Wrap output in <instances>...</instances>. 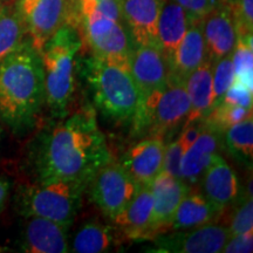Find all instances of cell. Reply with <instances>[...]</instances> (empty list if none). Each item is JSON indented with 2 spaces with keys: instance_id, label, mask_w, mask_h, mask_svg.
Here are the masks:
<instances>
[{
  "instance_id": "obj_1",
  "label": "cell",
  "mask_w": 253,
  "mask_h": 253,
  "mask_svg": "<svg viewBox=\"0 0 253 253\" xmlns=\"http://www.w3.org/2000/svg\"><path fill=\"white\" fill-rule=\"evenodd\" d=\"M110 160L106 136L90 107L47 129L38 138L33 151L37 179L77 178L89 183Z\"/></svg>"
},
{
  "instance_id": "obj_2",
  "label": "cell",
  "mask_w": 253,
  "mask_h": 253,
  "mask_svg": "<svg viewBox=\"0 0 253 253\" xmlns=\"http://www.w3.org/2000/svg\"><path fill=\"white\" fill-rule=\"evenodd\" d=\"M46 102L41 56L24 41L0 63V119L15 134L36 125Z\"/></svg>"
},
{
  "instance_id": "obj_3",
  "label": "cell",
  "mask_w": 253,
  "mask_h": 253,
  "mask_svg": "<svg viewBox=\"0 0 253 253\" xmlns=\"http://www.w3.org/2000/svg\"><path fill=\"white\" fill-rule=\"evenodd\" d=\"M79 71L103 118L118 123L131 121L140 102V90L130 69L91 55L81 60Z\"/></svg>"
},
{
  "instance_id": "obj_4",
  "label": "cell",
  "mask_w": 253,
  "mask_h": 253,
  "mask_svg": "<svg viewBox=\"0 0 253 253\" xmlns=\"http://www.w3.org/2000/svg\"><path fill=\"white\" fill-rule=\"evenodd\" d=\"M81 45L77 28L66 23L40 53L45 73L46 103L56 118L65 115L74 93L75 60Z\"/></svg>"
},
{
  "instance_id": "obj_5",
  "label": "cell",
  "mask_w": 253,
  "mask_h": 253,
  "mask_svg": "<svg viewBox=\"0 0 253 253\" xmlns=\"http://www.w3.org/2000/svg\"><path fill=\"white\" fill-rule=\"evenodd\" d=\"M89 183L77 178L37 179L18 192L19 211L25 217L37 216L72 226Z\"/></svg>"
},
{
  "instance_id": "obj_6",
  "label": "cell",
  "mask_w": 253,
  "mask_h": 253,
  "mask_svg": "<svg viewBox=\"0 0 253 253\" xmlns=\"http://www.w3.org/2000/svg\"><path fill=\"white\" fill-rule=\"evenodd\" d=\"M190 112V100L184 82L168 79L167 86L155 90L138 102L132 126L135 134L160 138L170 135L184 125Z\"/></svg>"
},
{
  "instance_id": "obj_7",
  "label": "cell",
  "mask_w": 253,
  "mask_h": 253,
  "mask_svg": "<svg viewBox=\"0 0 253 253\" xmlns=\"http://www.w3.org/2000/svg\"><path fill=\"white\" fill-rule=\"evenodd\" d=\"M140 186L121 163L112 160L94 173L88 184L91 201L110 219L128 207Z\"/></svg>"
},
{
  "instance_id": "obj_8",
  "label": "cell",
  "mask_w": 253,
  "mask_h": 253,
  "mask_svg": "<svg viewBox=\"0 0 253 253\" xmlns=\"http://www.w3.org/2000/svg\"><path fill=\"white\" fill-rule=\"evenodd\" d=\"M82 25L93 55L130 69L134 43L125 21L89 15Z\"/></svg>"
},
{
  "instance_id": "obj_9",
  "label": "cell",
  "mask_w": 253,
  "mask_h": 253,
  "mask_svg": "<svg viewBox=\"0 0 253 253\" xmlns=\"http://www.w3.org/2000/svg\"><path fill=\"white\" fill-rule=\"evenodd\" d=\"M69 0H17L15 11L24 25L30 43L38 53L67 23Z\"/></svg>"
},
{
  "instance_id": "obj_10",
  "label": "cell",
  "mask_w": 253,
  "mask_h": 253,
  "mask_svg": "<svg viewBox=\"0 0 253 253\" xmlns=\"http://www.w3.org/2000/svg\"><path fill=\"white\" fill-rule=\"evenodd\" d=\"M229 227L219 224L205 225L188 230L160 233L154 237L156 252L166 253H220L230 239Z\"/></svg>"
},
{
  "instance_id": "obj_11",
  "label": "cell",
  "mask_w": 253,
  "mask_h": 253,
  "mask_svg": "<svg viewBox=\"0 0 253 253\" xmlns=\"http://www.w3.org/2000/svg\"><path fill=\"white\" fill-rule=\"evenodd\" d=\"M153 194V238L163 231L169 230L177 207L190 191V185L166 171H162L150 184Z\"/></svg>"
},
{
  "instance_id": "obj_12",
  "label": "cell",
  "mask_w": 253,
  "mask_h": 253,
  "mask_svg": "<svg viewBox=\"0 0 253 253\" xmlns=\"http://www.w3.org/2000/svg\"><path fill=\"white\" fill-rule=\"evenodd\" d=\"M202 28L209 62L213 65L219 59L232 53L237 32L229 6L223 4L214 6L202 19Z\"/></svg>"
},
{
  "instance_id": "obj_13",
  "label": "cell",
  "mask_w": 253,
  "mask_h": 253,
  "mask_svg": "<svg viewBox=\"0 0 253 253\" xmlns=\"http://www.w3.org/2000/svg\"><path fill=\"white\" fill-rule=\"evenodd\" d=\"M68 227L47 218L28 216L21 233L20 249L30 253H67Z\"/></svg>"
},
{
  "instance_id": "obj_14",
  "label": "cell",
  "mask_w": 253,
  "mask_h": 253,
  "mask_svg": "<svg viewBox=\"0 0 253 253\" xmlns=\"http://www.w3.org/2000/svg\"><path fill=\"white\" fill-rule=\"evenodd\" d=\"M163 0H122V15L134 46H157ZM160 48V47H158Z\"/></svg>"
},
{
  "instance_id": "obj_15",
  "label": "cell",
  "mask_w": 253,
  "mask_h": 253,
  "mask_svg": "<svg viewBox=\"0 0 253 253\" xmlns=\"http://www.w3.org/2000/svg\"><path fill=\"white\" fill-rule=\"evenodd\" d=\"M130 72L140 90V99L162 89L168 84V63L157 46H134Z\"/></svg>"
},
{
  "instance_id": "obj_16",
  "label": "cell",
  "mask_w": 253,
  "mask_h": 253,
  "mask_svg": "<svg viewBox=\"0 0 253 253\" xmlns=\"http://www.w3.org/2000/svg\"><path fill=\"white\" fill-rule=\"evenodd\" d=\"M164 149L166 142L160 138H144L129 148L120 163L138 184H151L163 171Z\"/></svg>"
},
{
  "instance_id": "obj_17",
  "label": "cell",
  "mask_w": 253,
  "mask_h": 253,
  "mask_svg": "<svg viewBox=\"0 0 253 253\" xmlns=\"http://www.w3.org/2000/svg\"><path fill=\"white\" fill-rule=\"evenodd\" d=\"M201 181L202 194L221 210L236 204L244 196L238 176L220 154L213 158Z\"/></svg>"
},
{
  "instance_id": "obj_18",
  "label": "cell",
  "mask_w": 253,
  "mask_h": 253,
  "mask_svg": "<svg viewBox=\"0 0 253 253\" xmlns=\"http://www.w3.org/2000/svg\"><path fill=\"white\" fill-rule=\"evenodd\" d=\"M153 219V194L150 184L141 185L134 198L125 210L113 218L116 229L126 239H153L151 232Z\"/></svg>"
},
{
  "instance_id": "obj_19",
  "label": "cell",
  "mask_w": 253,
  "mask_h": 253,
  "mask_svg": "<svg viewBox=\"0 0 253 253\" xmlns=\"http://www.w3.org/2000/svg\"><path fill=\"white\" fill-rule=\"evenodd\" d=\"M204 122V121H203ZM223 145V134L205 126L198 137L185 151L182 158V178L188 185L201 181L205 170L212 163L213 158L219 154Z\"/></svg>"
},
{
  "instance_id": "obj_20",
  "label": "cell",
  "mask_w": 253,
  "mask_h": 253,
  "mask_svg": "<svg viewBox=\"0 0 253 253\" xmlns=\"http://www.w3.org/2000/svg\"><path fill=\"white\" fill-rule=\"evenodd\" d=\"M205 60L207 53L202 20H190L184 38L168 62V79L185 84L186 78Z\"/></svg>"
},
{
  "instance_id": "obj_21",
  "label": "cell",
  "mask_w": 253,
  "mask_h": 253,
  "mask_svg": "<svg viewBox=\"0 0 253 253\" xmlns=\"http://www.w3.org/2000/svg\"><path fill=\"white\" fill-rule=\"evenodd\" d=\"M190 24L185 9L175 0H163L157 24V41L167 63L184 38Z\"/></svg>"
},
{
  "instance_id": "obj_22",
  "label": "cell",
  "mask_w": 253,
  "mask_h": 253,
  "mask_svg": "<svg viewBox=\"0 0 253 253\" xmlns=\"http://www.w3.org/2000/svg\"><path fill=\"white\" fill-rule=\"evenodd\" d=\"M223 210L199 192H188L173 213L169 230H188L213 223Z\"/></svg>"
},
{
  "instance_id": "obj_23",
  "label": "cell",
  "mask_w": 253,
  "mask_h": 253,
  "mask_svg": "<svg viewBox=\"0 0 253 253\" xmlns=\"http://www.w3.org/2000/svg\"><path fill=\"white\" fill-rule=\"evenodd\" d=\"M185 88L190 100V112L185 123L203 121L212 109V63L208 60L186 78Z\"/></svg>"
},
{
  "instance_id": "obj_24",
  "label": "cell",
  "mask_w": 253,
  "mask_h": 253,
  "mask_svg": "<svg viewBox=\"0 0 253 253\" xmlns=\"http://www.w3.org/2000/svg\"><path fill=\"white\" fill-rule=\"evenodd\" d=\"M118 240L116 227L100 221H89L75 233L69 249L75 253L108 252L118 244Z\"/></svg>"
},
{
  "instance_id": "obj_25",
  "label": "cell",
  "mask_w": 253,
  "mask_h": 253,
  "mask_svg": "<svg viewBox=\"0 0 253 253\" xmlns=\"http://www.w3.org/2000/svg\"><path fill=\"white\" fill-rule=\"evenodd\" d=\"M223 144L239 163L251 168L253 160L252 116L227 128L223 134Z\"/></svg>"
},
{
  "instance_id": "obj_26",
  "label": "cell",
  "mask_w": 253,
  "mask_h": 253,
  "mask_svg": "<svg viewBox=\"0 0 253 253\" xmlns=\"http://www.w3.org/2000/svg\"><path fill=\"white\" fill-rule=\"evenodd\" d=\"M25 34L15 7L0 6V63L24 42Z\"/></svg>"
},
{
  "instance_id": "obj_27",
  "label": "cell",
  "mask_w": 253,
  "mask_h": 253,
  "mask_svg": "<svg viewBox=\"0 0 253 253\" xmlns=\"http://www.w3.org/2000/svg\"><path fill=\"white\" fill-rule=\"evenodd\" d=\"M235 80L252 88L253 84V47L252 36L237 37L235 47L231 53Z\"/></svg>"
},
{
  "instance_id": "obj_28",
  "label": "cell",
  "mask_w": 253,
  "mask_h": 253,
  "mask_svg": "<svg viewBox=\"0 0 253 253\" xmlns=\"http://www.w3.org/2000/svg\"><path fill=\"white\" fill-rule=\"evenodd\" d=\"M251 116L252 109L242 108V107H237L225 102H219L210 110V113L208 114V116L203 121L205 126L224 134V131L227 128L236 125V123L244 121V120L251 118Z\"/></svg>"
},
{
  "instance_id": "obj_29",
  "label": "cell",
  "mask_w": 253,
  "mask_h": 253,
  "mask_svg": "<svg viewBox=\"0 0 253 253\" xmlns=\"http://www.w3.org/2000/svg\"><path fill=\"white\" fill-rule=\"evenodd\" d=\"M233 81L235 69L231 54H229L212 65V108L220 102Z\"/></svg>"
},
{
  "instance_id": "obj_30",
  "label": "cell",
  "mask_w": 253,
  "mask_h": 253,
  "mask_svg": "<svg viewBox=\"0 0 253 253\" xmlns=\"http://www.w3.org/2000/svg\"><path fill=\"white\" fill-rule=\"evenodd\" d=\"M253 229V203L252 195H244L236 203L230 220V235L236 236Z\"/></svg>"
},
{
  "instance_id": "obj_31",
  "label": "cell",
  "mask_w": 253,
  "mask_h": 253,
  "mask_svg": "<svg viewBox=\"0 0 253 253\" xmlns=\"http://www.w3.org/2000/svg\"><path fill=\"white\" fill-rule=\"evenodd\" d=\"M189 147L190 145L186 143L182 134L176 140L170 142L169 144H166L163 158V171L168 172L173 177H177V178H182V158Z\"/></svg>"
},
{
  "instance_id": "obj_32",
  "label": "cell",
  "mask_w": 253,
  "mask_h": 253,
  "mask_svg": "<svg viewBox=\"0 0 253 253\" xmlns=\"http://www.w3.org/2000/svg\"><path fill=\"white\" fill-rule=\"evenodd\" d=\"M227 6L235 21L237 37L253 36V0H233Z\"/></svg>"
},
{
  "instance_id": "obj_33",
  "label": "cell",
  "mask_w": 253,
  "mask_h": 253,
  "mask_svg": "<svg viewBox=\"0 0 253 253\" xmlns=\"http://www.w3.org/2000/svg\"><path fill=\"white\" fill-rule=\"evenodd\" d=\"M252 88L246 86L243 82L233 81L231 87L224 94L220 102H225L242 108L252 109Z\"/></svg>"
},
{
  "instance_id": "obj_34",
  "label": "cell",
  "mask_w": 253,
  "mask_h": 253,
  "mask_svg": "<svg viewBox=\"0 0 253 253\" xmlns=\"http://www.w3.org/2000/svg\"><path fill=\"white\" fill-rule=\"evenodd\" d=\"M188 13L190 20H202L217 5V0H175Z\"/></svg>"
},
{
  "instance_id": "obj_35",
  "label": "cell",
  "mask_w": 253,
  "mask_h": 253,
  "mask_svg": "<svg viewBox=\"0 0 253 253\" xmlns=\"http://www.w3.org/2000/svg\"><path fill=\"white\" fill-rule=\"evenodd\" d=\"M253 248V230L240 235L231 236L225 246L223 248L224 253H245L252 252Z\"/></svg>"
},
{
  "instance_id": "obj_36",
  "label": "cell",
  "mask_w": 253,
  "mask_h": 253,
  "mask_svg": "<svg viewBox=\"0 0 253 253\" xmlns=\"http://www.w3.org/2000/svg\"><path fill=\"white\" fill-rule=\"evenodd\" d=\"M90 15L112 19V20L116 21H123L122 0H103L94 8Z\"/></svg>"
},
{
  "instance_id": "obj_37",
  "label": "cell",
  "mask_w": 253,
  "mask_h": 253,
  "mask_svg": "<svg viewBox=\"0 0 253 253\" xmlns=\"http://www.w3.org/2000/svg\"><path fill=\"white\" fill-rule=\"evenodd\" d=\"M103 0H78V17L84 21Z\"/></svg>"
},
{
  "instance_id": "obj_38",
  "label": "cell",
  "mask_w": 253,
  "mask_h": 253,
  "mask_svg": "<svg viewBox=\"0 0 253 253\" xmlns=\"http://www.w3.org/2000/svg\"><path fill=\"white\" fill-rule=\"evenodd\" d=\"M8 190H9V183L7 179L2 178L0 177V208L2 207L4 204L6 196L8 194Z\"/></svg>"
},
{
  "instance_id": "obj_39",
  "label": "cell",
  "mask_w": 253,
  "mask_h": 253,
  "mask_svg": "<svg viewBox=\"0 0 253 253\" xmlns=\"http://www.w3.org/2000/svg\"><path fill=\"white\" fill-rule=\"evenodd\" d=\"M233 0H217V4H223V5H230Z\"/></svg>"
},
{
  "instance_id": "obj_40",
  "label": "cell",
  "mask_w": 253,
  "mask_h": 253,
  "mask_svg": "<svg viewBox=\"0 0 253 253\" xmlns=\"http://www.w3.org/2000/svg\"><path fill=\"white\" fill-rule=\"evenodd\" d=\"M2 1H4V0H0V6L2 5Z\"/></svg>"
},
{
  "instance_id": "obj_41",
  "label": "cell",
  "mask_w": 253,
  "mask_h": 253,
  "mask_svg": "<svg viewBox=\"0 0 253 253\" xmlns=\"http://www.w3.org/2000/svg\"><path fill=\"white\" fill-rule=\"evenodd\" d=\"M0 138H1V128H0Z\"/></svg>"
},
{
  "instance_id": "obj_42",
  "label": "cell",
  "mask_w": 253,
  "mask_h": 253,
  "mask_svg": "<svg viewBox=\"0 0 253 253\" xmlns=\"http://www.w3.org/2000/svg\"><path fill=\"white\" fill-rule=\"evenodd\" d=\"M77 1H78V0H77ZM77 4H78V2H77ZM77 9H78V5H77Z\"/></svg>"
}]
</instances>
